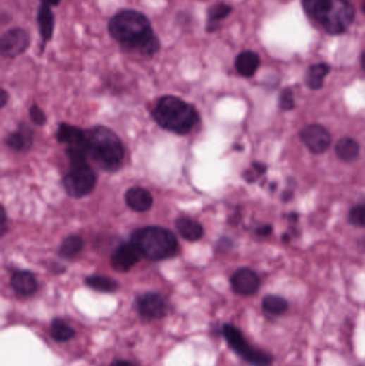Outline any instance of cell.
<instances>
[{
  "instance_id": "6da1fadb",
  "label": "cell",
  "mask_w": 365,
  "mask_h": 366,
  "mask_svg": "<svg viewBox=\"0 0 365 366\" xmlns=\"http://www.w3.org/2000/svg\"><path fill=\"white\" fill-rule=\"evenodd\" d=\"M109 35L121 49L138 55H156L161 43L147 16L133 9H123L109 18Z\"/></svg>"
},
{
  "instance_id": "7a4b0ae2",
  "label": "cell",
  "mask_w": 365,
  "mask_h": 366,
  "mask_svg": "<svg viewBox=\"0 0 365 366\" xmlns=\"http://www.w3.org/2000/svg\"><path fill=\"white\" fill-rule=\"evenodd\" d=\"M303 10L329 35H342L354 23V6L349 0H301Z\"/></svg>"
},
{
  "instance_id": "3957f363",
  "label": "cell",
  "mask_w": 365,
  "mask_h": 366,
  "mask_svg": "<svg viewBox=\"0 0 365 366\" xmlns=\"http://www.w3.org/2000/svg\"><path fill=\"white\" fill-rule=\"evenodd\" d=\"M85 145L88 158L104 171H116L125 158V147L120 138L103 126L86 131Z\"/></svg>"
},
{
  "instance_id": "277c9868",
  "label": "cell",
  "mask_w": 365,
  "mask_h": 366,
  "mask_svg": "<svg viewBox=\"0 0 365 366\" xmlns=\"http://www.w3.org/2000/svg\"><path fill=\"white\" fill-rule=\"evenodd\" d=\"M152 116L163 129L179 135L189 134L199 119V113L191 104L174 96L161 98Z\"/></svg>"
},
{
  "instance_id": "5b68a950",
  "label": "cell",
  "mask_w": 365,
  "mask_h": 366,
  "mask_svg": "<svg viewBox=\"0 0 365 366\" xmlns=\"http://www.w3.org/2000/svg\"><path fill=\"white\" fill-rule=\"evenodd\" d=\"M131 242L144 257L154 262L172 257L178 249L176 236L160 226L136 229L132 233Z\"/></svg>"
},
{
  "instance_id": "8992f818",
  "label": "cell",
  "mask_w": 365,
  "mask_h": 366,
  "mask_svg": "<svg viewBox=\"0 0 365 366\" xmlns=\"http://www.w3.org/2000/svg\"><path fill=\"white\" fill-rule=\"evenodd\" d=\"M223 335L228 341V344L230 348L242 358L247 363L252 366H270L273 361V358L270 353L261 349L255 348L252 346L245 335L237 327L230 324H226L223 326Z\"/></svg>"
},
{
  "instance_id": "52a82bcc",
  "label": "cell",
  "mask_w": 365,
  "mask_h": 366,
  "mask_svg": "<svg viewBox=\"0 0 365 366\" xmlns=\"http://www.w3.org/2000/svg\"><path fill=\"white\" fill-rule=\"evenodd\" d=\"M97 175L87 162L71 164L69 173L63 178V187L72 197L88 195L96 187Z\"/></svg>"
},
{
  "instance_id": "ba28073f",
  "label": "cell",
  "mask_w": 365,
  "mask_h": 366,
  "mask_svg": "<svg viewBox=\"0 0 365 366\" xmlns=\"http://www.w3.org/2000/svg\"><path fill=\"white\" fill-rule=\"evenodd\" d=\"M30 47V34L20 27L8 29L0 38V54L5 58L18 57Z\"/></svg>"
},
{
  "instance_id": "9c48e42d",
  "label": "cell",
  "mask_w": 365,
  "mask_h": 366,
  "mask_svg": "<svg viewBox=\"0 0 365 366\" xmlns=\"http://www.w3.org/2000/svg\"><path fill=\"white\" fill-rule=\"evenodd\" d=\"M135 309L146 319H159L166 315L168 305L162 295L149 291L136 298Z\"/></svg>"
},
{
  "instance_id": "30bf717a",
  "label": "cell",
  "mask_w": 365,
  "mask_h": 366,
  "mask_svg": "<svg viewBox=\"0 0 365 366\" xmlns=\"http://www.w3.org/2000/svg\"><path fill=\"white\" fill-rule=\"evenodd\" d=\"M300 138L305 147L313 154H323L331 144V135L323 126H307L300 132Z\"/></svg>"
},
{
  "instance_id": "8fae6325",
  "label": "cell",
  "mask_w": 365,
  "mask_h": 366,
  "mask_svg": "<svg viewBox=\"0 0 365 366\" xmlns=\"http://www.w3.org/2000/svg\"><path fill=\"white\" fill-rule=\"evenodd\" d=\"M233 291L241 295H254L261 286V280L255 271L249 268L238 269L230 279Z\"/></svg>"
},
{
  "instance_id": "7c38bea8",
  "label": "cell",
  "mask_w": 365,
  "mask_h": 366,
  "mask_svg": "<svg viewBox=\"0 0 365 366\" xmlns=\"http://www.w3.org/2000/svg\"><path fill=\"white\" fill-rule=\"evenodd\" d=\"M140 250L133 243L121 244L111 255V266L118 272H128L140 262Z\"/></svg>"
},
{
  "instance_id": "4fadbf2b",
  "label": "cell",
  "mask_w": 365,
  "mask_h": 366,
  "mask_svg": "<svg viewBox=\"0 0 365 366\" xmlns=\"http://www.w3.org/2000/svg\"><path fill=\"white\" fill-rule=\"evenodd\" d=\"M125 202L136 212H145L154 205V198L148 190L144 188L134 187L125 193Z\"/></svg>"
},
{
  "instance_id": "5bb4252c",
  "label": "cell",
  "mask_w": 365,
  "mask_h": 366,
  "mask_svg": "<svg viewBox=\"0 0 365 366\" xmlns=\"http://www.w3.org/2000/svg\"><path fill=\"white\" fill-rule=\"evenodd\" d=\"M11 286L18 295L28 297L38 289L36 276L30 271H16L11 278Z\"/></svg>"
},
{
  "instance_id": "9a60e30c",
  "label": "cell",
  "mask_w": 365,
  "mask_h": 366,
  "mask_svg": "<svg viewBox=\"0 0 365 366\" xmlns=\"http://www.w3.org/2000/svg\"><path fill=\"white\" fill-rule=\"evenodd\" d=\"M6 142L10 148L16 151H26L32 148L34 142V132L30 126L20 123L18 130L9 134L6 138Z\"/></svg>"
},
{
  "instance_id": "2e32d148",
  "label": "cell",
  "mask_w": 365,
  "mask_h": 366,
  "mask_svg": "<svg viewBox=\"0 0 365 366\" xmlns=\"http://www.w3.org/2000/svg\"><path fill=\"white\" fill-rule=\"evenodd\" d=\"M36 20L43 42H49L53 38L54 30H55V16L51 7L41 4L37 11Z\"/></svg>"
},
{
  "instance_id": "e0dca14e",
  "label": "cell",
  "mask_w": 365,
  "mask_h": 366,
  "mask_svg": "<svg viewBox=\"0 0 365 366\" xmlns=\"http://www.w3.org/2000/svg\"><path fill=\"white\" fill-rule=\"evenodd\" d=\"M261 65V58L255 51H245L237 56L235 67L243 78H251Z\"/></svg>"
},
{
  "instance_id": "ac0fdd59",
  "label": "cell",
  "mask_w": 365,
  "mask_h": 366,
  "mask_svg": "<svg viewBox=\"0 0 365 366\" xmlns=\"http://www.w3.org/2000/svg\"><path fill=\"white\" fill-rule=\"evenodd\" d=\"M232 6L228 4L220 3L212 6L208 9L207 22H206V30L209 34L218 32L221 27V22L225 20L232 13Z\"/></svg>"
},
{
  "instance_id": "d6986e66",
  "label": "cell",
  "mask_w": 365,
  "mask_h": 366,
  "mask_svg": "<svg viewBox=\"0 0 365 366\" xmlns=\"http://www.w3.org/2000/svg\"><path fill=\"white\" fill-rule=\"evenodd\" d=\"M56 136L59 142H63L68 145V147L78 146L85 142L86 131L75 126L61 123Z\"/></svg>"
},
{
  "instance_id": "ffe728a7",
  "label": "cell",
  "mask_w": 365,
  "mask_h": 366,
  "mask_svg": "<svg viewBox=\"0 0 365 366\" xmlns=\"http://www.w3.org/2000/svg\"><path fill=\"white\" fill-rule=\"evenodd\" d=\"M176 228L181 237L187 241L195 242L201 239L204 235L203 226L201 223L191 218H179L176 221Z\"/></svg>"
},
{
  "instance_id": "44dd1931",
  "label": "cell",
  "mask_w": 365,
  "mask_h": 366,
  "mask_svg": "<svg viewBox=\"0 0 365 366\" xmlns=\"http://www.w3.org/2000/svg\"><path fill=\"white\" fill-rule=\"evenodd\" d=\"M330 67L327 63H316L311 66L305 74V84L312 90H318L323 87L326 76L329 74Z\"/></svg>"
},
{
  "instance_id": "7402d4cb",
  "label": "cell",
  "mask_w": 365,
  "mask_h": 366,
  "mask_svg": "<svg viewBox=\"0 0 365 366\" xmlns=\"http://www.w3.org/2000/svg\"><path fill=\"white\" fill-rule=\"evenodd\" d=\"M336 156L345 162H352L358 158L360 148L356 140L350 138H343L335 146Z\"/></svg>"
},
{
  "instance_id": "603a6c76",
  "label": "cell",
  "mask_w": 365,
  "mask_h": 366,
  "mask_svg": "<svg viewBox=\"0 0 365 366\" xmlns=\"http://www.w3.org/2000/svg\"><path fill=\"white\" fill-rule=\"evenodd\" d=\"M49 333L57 342H68L75 336V330L61 318H55L51 322Z\"/></svg>"
},
{
  "instance_id": "cb8c5ba5",
  "label": "cell",
  "mask_w": 365,
  "mask_h": 366,
  "mask_svg": "<svg viewBox=\"0 0 365 366\" xmlns=\"http://www.w3.org/2000/svg\"><path fill=\"white\" fill-rule=\"evenodd\" d=\"M264 312L273 316L283 315L288 310L287 300L280 295H266L261 302Z\"/></svg>"
},
{
  "instance_id": "d4e9b609",
  "label": "cell",
  "mask_w": 365,
  "mask_h": 366,
  "mask_svg": "<svg viewBox=\"0 0 365 366\" xmlns=\"http://www.w3.org/2000/svg\"><path fill=\"white\" fill-rule=\"evenodd\" d=\"M84 247V241L82 238L78 235L68 236L63 242H61V248H59V255L63 258H73Z\"/></svg>"
},
{
  "instance_id": "484cf974",
  "label": "cell",
  "mask_w": 365,
  "mask_h": 366,
  "mask_svg": "<svg viewBox=\"0 0 365 366\" xmlns=\"http://www.w3.org/2000/svg\"><path fill=\"white\" fill-rule=\"evenodd\" d=\"M85 283L90 288L100 293H115L119 287L116 281L104 276H88Z\"/></svg>"
},
{
  "instance_id": "4316f807",
  "label": "cell",
  "mask_w": 365,
  "mask_h": 366,
  "mask_svg": "<svg viewBox=\"0 0 365 366\" xmlns=\"http://www.w3.org/2000/svg\"><path fill=\"white\" fill-rule=\"evenodd\" d=\"M349 221L354 226L365 227V204L358 205L352 209Z\"/></svg>"
},
{
  "instance_id": "83f0119b",
  "label": "cell",
  "mask_w": 365,
  "mask_h": 366,
  "mask_svg": "<svg viewBox=\"0 0 365 366\" xmlns=\"http://www.w3.org/2000/svg\"><path fill=\"white\" fill-rule=\"evenodd\" d=\"M280 106L284 111H290L295 107L294 94L290 89H284L280 96Z\"/></svg>"
},
{
  "instance_id": "f1b7e54d",
  "label": "cell",
  "mask_w": 365,
  "mask_h": 366,
  "mask_svg": "<svg viewBox=\"0 0 365 366\" xmlns=\"http://www.w3.org/2000/svg\"><path fill=\"white\" fill-rule=\"evenodd\" d=\"M30 118L32 121L34 122L35 125L43 126L47 122V116H45L44 111L38 106V105H32L30 109Z\"/></svg>"
},
{
  "instance_id": "f546056e",
  "label": "cell",
  "mask_w": 365,
  "mask_h": 366,
  "mask_svg": "<svg viewBox=\"0 0 365 366\" xmlns=\"http://www.w3.org/2000/svg\"><path fill=\"white\" fill-rule=\"evenodd\" d=\"M7 231V213L5 208H1V235H5Z\"/></svg>"
},
{
  "instance_id": "4dcf8cb0",
  "label": "cell",
  "mask_w": 365,
  "mask_h": 366,
  "mask_svg": "<svg viewBox=\"0 0 365 366\" xmlns=\"http://www.w3.org/2000/svg\"><path fill=\"white\" fill-rule=\"evenodd\" d=\"M8 100H9V94L5 89H1V91H0V106L5 107Z\"/></svg>"
},
{
  "instance_id": "1f68e13d",
  "label": "cell",
  "mask_w": 365,
  "mask_h": 366,
  "mask_svg": "<svg viewBox=\"0 0 365 366\" xmlns=\"http://www.w3.org/2000/svg\"><path fill=\"white\" fill-rule=\"evenodd\" d=\"M111 366H136L135 364L132 363L130 361H125V360H117V361L113 362Z\"/></svg>"
},
{
  "instance_id": "d6a6232c",
  "label": "cell",
  "mask_w": 365,
  "mask_h": 366,
  "mask_svg": "<svg viewBox=\"0 0 365 366\" xmlns=\"http://www.w3.org/2000/svg\"><path fill=\"white\" fill-rule=\"evenodd\" d=\"M61 3V0H41L42 5L49 6V7H57Z\"/></svg>"
},
{
  "instance_id": "836d02e7",
  "label": "cell",
  "mask_w": 365,
  "mask_h": 366,
  "mask_svg": "<svg viewBox=\"0 0 365 366\" xmlns=\"http://www.w3.org/2000/svg\"><path fill=\"white\" fill-rule=\"evenodd\" d=\"M270 231H271V227L267 225V226L261 227V228L257 231V233H259V235L266 236L270 233Z\"/></svg>"
},
{
  "instance_id": "e575fe53",
  "label": "cell",
  "mask_w": 365,
  "mask_h": 366,
  "mask_svg": "<svg viewBox=\"0 0 365 366\" xmlns=\"http://www.w3.org/2000/svg\"><path fill=\"white\" fill-rule=\"evenodd\" d=\"M361 65H362L363 70L365 71V51L361 56Z\"/></svg>"
},
{
  "instance_id": "d590c367",
  "label": "cell",
  "mask_w": 365,
  "mask_h": 366,
  "mask_svg": "<svg viewBox=\"0 0 365 366\" xmlns=\"http://www.w3.org/2000/svg\"><path fill=\"white\" fill-rule=\"evenodd\" d=\"M362 11L364 12V13H365V0H364V1H363V4H362Z\"/></svg>"
},
{
  "instance_id": "8d00e7d4",
  "label": "cell",
  "mask_w": 365,
  "mask_h": 366,
  "mask_svg": "<svg viewBox=\"0 0 365 366\" xmlns=\"http://www.w3.org/2000/svg\"><path fill=\"white\" fill-rule=\"evenodd\" d=\"M363 366H365V362H364V364H363Z\"/></svg>"
}]
</instances>
